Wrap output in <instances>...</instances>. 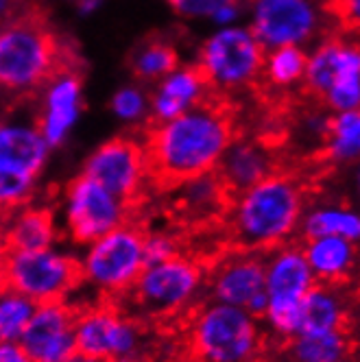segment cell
Returning <instances> with one entry per match:
<instances>
[{"instance_id":"83f0119b","label":"cell","mask_w":360,"mask_h":362,"mask_svg":"<svg viewBox=\"0 0 360 362\" xmlns=\"http://www.w3.org/2000/svg\"><path fill=\"white\" fill-rule=\"evenodd\" d=\"M308 62V48L279 46L265 50L260 81L275 90H293L303 83V72Z\"/></svg>"},{"instance_id":"6da1fadb","label":"cell","mask_w":360,"mask_h":362,"mask_svg":"<svg viewBox=\"0 0 360 362\" xmlns=\"http://www.w3.org/2000/svg\"><path fill=\"white\" fill-rule=\"evenodd\" d=\"M234 136V116L225 98L216 94L168 122L149 124L142 144L151 181L173 188L212 173Z\"/></svg>"},{"instance_id":"7402d4cb","label":"cell","mask_w":360,"mask_h":362,"mask_svg":"<svg viewBox=\"0 0 360 362\" xmlns=\"http://www.w3.org/2000/svg\"><path fill=\"white\" fill-rule=\"evenodd\" d=\"M358 243L341 236H319L301 240V251L315 281L319 284H349L356 260Z\"/></svg>"},{"instance_id":"e575fe53","label":"cell","mask_w":360,"mask_h":362,"mask_svg":"<svg viewBox=\"0 0 360 362\" xmlns=\"http://www.w3.org/2000/svg\"><path fill=\"white\" fill-rule=\"evenodd\" d=\"M247 3H225L221 7H216L208 22H212L214 29H225V27H234V24H240L243 13H245Z\"/></svg>"},{"instance_id":"f35d334b","label":"cell","mask_w":360,"mask_h":362,"mask_svg":"<svg viewBox=\"0 0 360 362\" xmlns=\"http://www.w3.org/2000/svg\"><path fill=\"white\" fill-rule=\"evenodd\" d=\"M103 3H105V0H74V7L81 18H90L100 11Z\"/></svg>"},{"instance_id":"d590c367","label":"cell","mask_w":360,"mask_h":362,"mask_svg":"<svg viewBox=\"0 0 360 362\" xmlns=\"http://www.w3.org/2000/svg\"><path fill=\"white\" fill-rule=\"evenodd\" d=\"M330 13L337 18L345 29H354L360 20V0H334Z\"/></svg>"},{"instance_id":"4316f807","label":"cell","mask_w":360,"mask_h":362,"mask_svg":"<svg viewBox=\"0 0 360 362\" xmlns=\"http://www.w3.org/2000/svg\"><path fill=\"white\" fill-rule=\"evenodd\" d=\"M321 148L325 160L332 164H354L360 155V112L330 114L327 134Z\"/></svg>"},{"instance_id":"ac0fdd59","label":"cell","mask_w":360,"mask_h":362,"mask_svg":"<svg viewBox=\"0 0 360 362\" xmlns=\"http://www.w3.org/2000/svg\"><path fill=\"white\" fill-rule=\"evenodd\" d=\"M212 96L194 64H179L149 92V124L168 122Z\"/></svg>"},{"instance_id":"7a4b0ae2","label":"cell","mask_w":360,"mask_h":362,"mask_svg":"<svg viewBox=\"0 0 360 362\" xmlns=\"http://www.w3.org/2000/svg\"><path fill=\"white\" fill-rule=\"evenodd\" d=\"M306 210V188L291 173H273L255 186L231 197L225 216L229 245L267 253L289 245Z\"/></svg>"},{"instance_id":"277c9868","label":"cell","mask_w":360,"mask_h":362,"mask_svg":"<svg viewBox=\"0 0 360 362\" xmlns=\"http://www.w3.org/2000/svg\"><path fill=\"white\" fill-rule=\"evenodd\" d=\"M265 332L245 308L208 301L194 308L188 323V347L197 362H255Z\"/></svg>"},{"instance_id":"7c38bea8","label":"cell","mask_w":360,"mask_h":362,"mask_svg":"<svg viewBox=\"0 0 360 362\" xmlns=\"http://www.w3.org/2000/svg\"><path fill=\"white\" fill-rule=\"evenodd\" d=\"M134 208L79 173L64 190V221L74 243L90 245L108 231L129 223Z\"/></svg>"},{"instance_id":"603a6c76","label":"cell","mask_w":360,"mask_h":362,"mask_svg":"<svg viewBox=\"0 0 360 362\" xmlns=\"http://www.w3.org/2000/svg\"><path fill=\"white\" fill-rule=\"evenodd\" d=\"M0 227L11 251H40L57 243L55 216L42 205H24L0 223Z\"/></svg>"},{"instance_id":"8d00e7d4","label":"cell","mask_w":360,"mask_h":362,"mask_svg":"<svg viewBox=\"0 0 360 362\" xmlns=\"http://www.w3.org/2000/svg\"><path fill=\"white\" fill-rule=\"evenodd\" d=\"M0 362H33L18 343H0Z\"/></svg>"},{"instance_id":"d6a6232c","label":"cell","mask_w":360,"mask_h":362,"mask_svg":"<svg viewBox=\"0 0 360 362\" xmlns=\"http://www.w3.org/2000/svg\"><path fill=\"white\" fill-rule=\"evenodd\" d=\"M142 253H144V267H153L166 262L170 257L179 255V240L170 234H144L142 240Z\"/></svg>"},{"instance_id":"ee69618b","label":"cell","mask_w":360,"mask_h":362,"mask_svg":"<svg viewBox=\"0 0 360 362\" xmlns=\"http://www.w3.org/2000/svg\"><path fill=\"white\" fill-rule=\"evenodd\" d=\"M116 362H146L142 358H129V360H116Z\"/></svg>"},{"instance_id":"5b68a950","label":"cell","mask_w":360,"mask_h":362,"mask_svg":"<svg viewBox=\"0 0 360 362\" xmlns=\"http://www.w3.org/2000/svg\"><path fill=\"white\" fill-rule=\"evenodd\" d=\"M265 48L247 24L214 29L197 50L194 66L203 74L212 94L227 96L260 83Z\"/></svg>"},{"instance_id":"836d02e7","label":"cell","mask_w":360,"mask_h":362,"mask_svg":"<svg viewBox=\"0 0 360 362\" xmlns=\"http://www.w3.org/2000/svg\"><path fill=\"white\" fill-rule=\"evenodd\" d=\"M173 11L184 20H208L210 13L225 3H247V0H168Z\"/></svg>"},{"instance_id":"8992f818","label":"cell","mask_w":360,"mask_h":362,"mask_svg":"<svg viewBox=\"0 0 360 362\" xmlns=\"http://www.w3.org/2000/svg\"><path fill=\"white\" fill-rule=\"evenodd\" d=\"M315 277L308 267L301 245H281L265 253V293L269 305L260 323L279 343H289L299 329V305L313 288Z\"/></svg>"},{"instance_id":"52a82bcc","label":"cell","mask_w":360,"mask_h":362,"mask_svg":"<svg viewBox=\"0 0 360 362\" xmlns=\"http://www.w3.org/2000/svg\"><path fill=\"white\" fill-rule=\"evenodd\" d=\"M247 27L265 50L313 48L330 33L332 13L317 0H247Z\"/></svg>"},{"instance_id":"ba28073f","label":"cell","mask_w":360,"mask_h":362,"mask_svg":"<svg viewBox=\"0 0 360 362\" xmlns=\"http://www.w3.org/2000/svg\"><path fill=\"white\" fill-rule=\"evenodd\" d=\"M0 284L29 297L33 303H50L66 301L83 284V275L79 260L55 247L40 251L7 249Z\"/></svg>"},{"instance_id":"9a60e30c","label":"cell","mask_w":360,"mask_h":362,"mask_svg":"<svg viewBox=\"0 0 360 362\" xmlns=\"http://www.w3.org/2000/svg\"><path fill=\"white\" fill-rule=\"evenodd\" d=\"M76 310L66 301L37 303L18 345L33 362H64L76 354Z\"/></svg>"},{"instance_id":"d4e9b609","label":"cell","mask_w":360,"mask_h":362,"mask_svg":"<svg viewBox=\"0 0 360 362\" xmlns=\"http://www.w3.org/2000/svg\"><path fill=\"white\" fill-rule=\"evenodd\" d=\"M301 240H310L319 236H341L352 243L360 238V216L347 205L321 203L315 208H306L299 221Z\"/></svg>"},{"instance_id":"f546056e","label":"cell","mask_w":360,"mask_h":362,"mask_svg":"<svg viewBox=\"0 0 360 362\" xmlns=\"http://www.w3.org/2000/svg\"><path fill=\"white\" fill-rule=\"evenodd\" d=\"M37 179L40 177L20 168L0 166V223L33 201Z\"/></svg>"},{"instance_id":"1f68e13d","label":"cell","mask_w":360,"mask_h":362,"mask_svg":"<svg viewBox=\"0 0 360 362\" xmlns=\"http://www.w3.org/2000/svg\"><path fill=\"white\" fill-rule=\"evenodd\" d=\"M110 112L127 127H149V90L142 83L120 86L110 98Z\"/></svg>"},{"instance_id":"f1b7e54d","label":"cell","mask_w":360,"mask_h":362,"mask_svg":"<svg viewBox=\"0 0 360 362\" xmlns=\"http://www.w3.org/2000/svg\"><path fill=\"white\" fill-rule=\"evenodd\" d=\"M354 343L349 332H330L321 336H295L284 349L291 362H339L349 358Z\"/></svg>"},{"instance_id":"b9f144b4","label":"cell","mask_w":360,"mask_h":362,"mask_svg":"<svg viewBox=\"0 0 360 362\" xmlns=\"http://www.w3.org/2000/svg\"><path fill=\"white\" fill-rule=\"evenodd\" d=\"M64 362H98V360H92V358H88V356H83V354L76 351V354H72L70 358H66Z\"/></svg>"},{"instance_id":"4dcf8cb0","label":"cell","mask_w":360,"mask_h":362,"mask_svg":"<svg viewBox=\"0 0 360 362\" xmlns=\"http://www.w3.org/2000/svg\"><path fill=\"white\" fill-rule=\"evenodd\" d=\"M35 305L29 297L0 284V343H18L35 313Z\"/></svg>"},{"instance_id":"e0dca14e","label":"cell","mask_w":360,"mask_h":362,"mask_svg":"<svg viewBox=\"0 0 360 362\" xmlns=\"http://www.w3.org/2000/svg\"><path fill=\"white\" fill-rule=\"evenodd\" d=\"M279 170V160L273 146L265 140H251L234 136L214 168L229 197L255 186L265 177Z\"/></svg>"},{"instance_id":"7bdbcfd3","label":"cell","mask_w":360,"mask_h":362,"mask_svg":"<svg viewBox=\"0 0 360 362\" xmlns=\"http://www.w3.org/2000/svg\"><path fill=\"white\" fill-rule=\"evenodd\" d=\"M317 3H321L323 7H327V9H330V7H332V3H334V0H317Z\"/></svg>"},{"instance_id":"2e32d148","label":"cell","mask_w":360,"mask_h":362,"mask_svg":"<svg viewBox=\"0 0 360 362\" xmlns=\"http://www.w3.org/2000/svg\"><path fill=\"white\" fill-rule=\"evenodd\" d=\"M203 286H208L210 301L245 308L255 293L265 291V253L245 249L225 253Z\"/></svg>"},{"instance_id":"d6986e66","label":"cell","mask_w":360,"mask_h":362,"mask_svg":"<svg viewBox=\"0 0 360 362\" xmlns=\"http://www.w3.org/2000/svg\"><path fill=\"white\" fill-rule=\"evenodd\" d=\"M349 284L315 281L299 305L297 336H321L330 332H349Z\"/></svg>"},{"instance_id":"9c48e42d","label":"cell","mask_w":360,"mask_h":362,"mask_svg":"<svg viewBox=\"0 0 360 362\" xmlns=\"http://www.w3.org/2000/svg\"><path fill=\"white\" fill-rule=\"evenodd\" d=\"M142 240L144 231L129 221L86 245V255L79 260L83 284H90L112 301L124 297L144 271Z\"/></svg>"},{"instance_id":"30bf717a","label":"cell","mask_w":360,"mask_h":362,"mask_svg":"<svg viewBox=\"0 0 360 362\" xmlns=\"http://www.w3.org/2000/svg\"><path fill=\"white\" fill-rule=\"evenodd\" d=\"M203 284V267L192 257L179 253L166 262L144 267L124 295L132 297L138 313L153 319H166L190 308Z\"/></svg>"},{"instance_id":"ffe728a7","label":"cell","mask_w":360,"mask_h":362,"mask_svg":"<svg viewBox=\"0 0 360 362\" xmlns=\"http://www.w3.org/2000/svg\"><path fill=\"white\" fill-rule=\"evenodd\" d=\"M352 66H360L358 44L343 35H327L313 48H308V62L301 86L308 94L321 100L330 86Z\"/></svg>"},{"instance_id":"8fae6325","label":"cell","mask_w":360,"mask_h":362,"mask_svg":"<svg viewBox=\"0 0 360 362\" xmlns=\"http://www.w3.org/2000/svg\"><path fill=\"white\" fill-rule=\"evenodd\" d=\"M74 341L76 351L98 362L140 358L146 347L142 323L112 301L76 310Z\"/></svg>"},{"instance_id":"44dd1931","label":"cell","mask_w":360,"mask_h":362,"mask_svg":"<svg viewBox=\"0 0 360 362\" xmlns=\"http://www.w3.org/2000/svg\"><path fill=\"white\" fill-rule=\"evenodd\" d=\"M50 146L35 122L0 120V166H13L35 177L50 160Z\"/></svg>"},{"instance_id":"60d3db41","label":"cell","mask_w":360,"mask_h":362,"mask_svg":"<svg viewBox=\"0 0 360 362\" xmlns=\"http://www.w3.org/2000/svg\"><path fill=\"white\" fill-rule=\"evenodd\" d=\"M5 255H7V245H5V238H3V227H0V271H3Z\"/></svg>"},{"instance_id":"74e56055","label":"cell","mask_w":360,"mask_h":362,"mask_svg":"<svg viewBox=\"0 0 360 362\" xmlns=\"http://www.w3.org/2000/svg\"><path fill=\"white\" fill-rule=\"evenodd\" d=\"M267 305H269V297H267V293L265 291H260V293H255L249 301H247V305H245V310L251 315V317H255V319H262L265 317V310H267Z\"/></svg>"},{"instance_id":"ab89813d","label":"cell","mask_w":360,"mask_h":362,"mask_svg":"<svg viewBox=\"0 0 360 362\" xmlns=\"http://www.w3.org/2000/svg\"><path fill=\"white\" fill-rule=\"evenodd\" d=\"M20 13V0H0V24Z\"/></svg>"},{"instance_id":"4fadbf2b","label":"cell","mask_w":360,"mask_h":362,"mask_svg":"<svg viewBox=\"0 0 360 362\" xmlns=\"http://www.w3.org/2000/svg\"><path fill=\"white\" fill-rule=\"evenodd\" d=\"M81 173L132 208L138 205L146 181H151L144 144L132 136H116L98 144L88 155Z\"/></svg>"},{"instance_id":"484cf974","label":"cell","mask_w":360,"mask_h":362,"mask_svg":"<svg viewBox=\"0 0 360 362\" xmlns=\"http://www.w3.org/2000/svg\"><path fill=\"white\" fill-rule=\"evenodd\" d=\"M179 64L177 46L160 35H151L142 40L129 55V68L132 74L142 86L158 83L162 76H166L170 70H175Z\"/></svg>"},{"instance_id":"5bb4252c","label":"cell","mask_w":360,"mask_h":362,"mask_svg":"<svg viewBox=\"0 0 360 362\" xmlns=\"http://www.w3.org/2000/svg\"><path fill=\"white\" fill-rule=\"evenodd\" d=\"M40 92L42 98L35 124L50 151H55L70 140L83 116V76L70 66V62H66Z\"/></svg>"},{"instance_id":"cb8c5ba5","label":"cell","mask_w":360,"mask_h":362,"mask_svg":"<svg viewBox=\"0 0 360 362\" xmlns=\"http://www.w3.org/2000/svg\"><path fill=\"white\" fill-rule=\"evenodd\" d=\"M173 190L177 192V210L184 212L188 221H210L221 216L231 201L214 170L182 181L173 186Z\"/></svg>"},{"instance_id":"3957f363","label":"cell","mask_w":360,"mask_h":362,"mask_svg":"<svg viewBox=\"0 0 360 362\" xmlns=\"http://www.w3.org/2000/svg\"><path fill=\"white\" fill-rule=\"evenodd\" d=\"M66 62L55 31L35 11H20L0 24V94L31 96Z\"/></svg>"}]
</instances>
